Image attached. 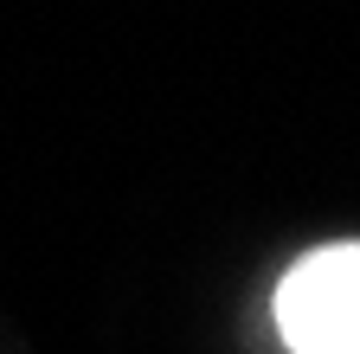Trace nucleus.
Masks as SVG:
<instances>
[{"mask_svg": "<svg viewBox=\"0 0 360 354\" xmlns=\"http://www.w3.org/2000/svg\"><path fill=\"white\" fill-rule=\"evenodd\" d=\"M277 329L296 354H360V245H322L290 264Z\"/></svg>", "mask_w": 360, "mask_h": 354, "instance_id": "nucleus-1", "label": "nucleus"}]
</instances>
